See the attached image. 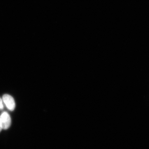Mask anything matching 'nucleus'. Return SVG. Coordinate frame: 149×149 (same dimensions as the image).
Returning <instances> with one entry per match:
<instances>
[{"label":"nucleus","instance_id":"f03ea898","mask_svg":"<svg viewBox=\"0 0 149 149\" xmlns=\"http://www.w3.org/2000/svg\"><path fill=\"white\" fill-rule=\"evenodd\" d=\"M3 101L8 109L10 111L14 110L15 106V102L12 96L7 94L4 95Z\"/></svg>","mask_w":149,"mask_h":149},{"label":"nucleus","instance_id":"f257e3e1","mask_svg":"<svg viewBox=\"0 0 149 149\" xmlns=\"http://www.w3.org/2000/svg\"><path fill=\"white\" fill-rule=\"evenodd\" d=\"M0 120L3 129H7L10 126L11 118L9 114L6 112H3L0 116Z\"/></svg>","mask_w":149,"mask_h":149},{"label":"nucleus","instance_id":"7ed1b4c3","mask_svg":"<svg viewBox=\"0 0 149 149\" xmlns=\"http://www.w3.org/2000/svg\"><path fill=\"white\" fill-rule=\"evenodd\" d=\"M3 108V101L0 98V109H2Z\"/></svg>","mask_w":149,"mask_h":149},{"label":"nucleus","instance_id":"20e7f679","mask_svg":"<svg viewBox=\"0 0 149 149\" xmlns=\"http://www.w3.org/2000/svg\"><path fill=\"white\" fill-rule=\"evenodd\" d=\"M3 128L2 127L1 124V120H0V132L1 131V130H2Z\"/></svg>","mask_w":149,"mask_h":149}]
</instances>
